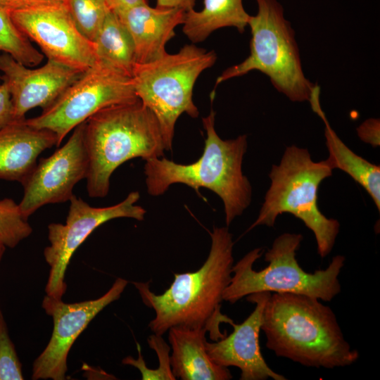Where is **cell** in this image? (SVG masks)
Listing matches in <instances>:
<instances>
[{
  "mask_svg": "<svg viewBox=\"0 0 380 380\" xmlns=\"http://www.w3.org/2000/svg\"><path fill=\"white\" fill-rule=\"evenodd\" d=\"M211 246L203 265L194 272L175 274L162 294L150 289V282H133L144 303L155 312L148 327L163 336L172 327L204 328L217 341L225 336L220 323L233 320L220 312L223 293L232 278L234 265L232 234L228 227H215Z\"/></svg>",
  "mask_w": 380,
  "mask_h": 380,
  "instance_id": "cell-1",
  "label": "cell"
},
{
  "mask_svg": "<svg viewBox=\"0 0 380 380\" xmlns=\"http://www.w3.org/2000/svg\"><path fill=\"white\" fill-rule=\"evenodd\" d=\"M261 330L269 350L305 367H343L360 357L346 340L332 309L308 296L271 293Z\"/></svg>",
  "mask_w": 380,
  "mask_h": 380,
  "instance_id": "cell-2",
  "label": "cell"
},
{
  "mask_svg": "<svg viewBox=\"0 0 380 380\" xmlns=\"http://www.w3.org/2000/svg\"><path fill=\"white\" fill-rule=\"evenodd\" d=\"M215 112L211 108L202 118L206 138L202 156L190 164H180L165 158L145 160L144 175L147 192L152 196L163 195L172 184H183L198 193L206 188L222 201L225 222H232L249 206L252 187L242 171L248 147L247 136L224 140L215 129Z\"/></svg>",
  "mask_w": 380,
  "mask_h": 380,
  "instance_id": "cell-3",
  "label": "cell"
},
{
  "mask_svg": "<svg viewBox=\"0 0 380 380\" xmlns=\"http://www.w3.org/2000/svg\"><path fill=\"white\" fill-rule=\"evenodd\" d=\"M84 139L89 157L87 191L91 198L108 195L110 177L124 163L134 158H160L165 151L156 117L139 99L91 115L84 122Z\"/></svg>",
  "mask_w": 380,
  "mask_h": 380,
  "instance_id": "cell-4",
  "label": "cell"
},
{
  "mask_svg": "<svg viewBox=\"0 0 380 380\" xmlns=\"http://www.w3.org/2000/svg\"><path fill=\"white\" fill-rule=\"evenodd\" d=\"M303 239L302 234L295 233L277 236L265 253L267 266L258 271L253 268V264L264 250L255 248L246 253L232 266V278L223 293V300L234 304L259 292L291 293L324 302L332 300L341 291L338 277L346 258L335 255L327 268L307 272L296 258Z\"/></svg>",
  "mask_w": 380,
  "mask_h": 380,
  "instance_id": "cell-5",
  "label": "cell"
},
{
  "mask_svg": "<svg viewBox=\"0 0 380 380\" xmlns=\"http://www.w3.org/2000/svg\"><path fill=\"white\" fill-rule=\"evenodd\" d=\"M332 170L327 160L313 161L306 148L286 147L279 164L272 165L270 188L258 216L247 231L261 225L273 227L279 215L290 213L312 232L319 256H327L335 244L340 224L319 210L317 191Z\"/></svg>",
  "mask_w": 380,
  "mask_h": 380,
  "instance_id": "cell-6",
  "label": "cell"
},
{
  "mask_svg": "<svg viewBox=\"0 0 380 380\" xmlns=\"http://www.w3.org/2000/svg\"><path fill=\"white\" fill-rule=\"evenodd\" d=\"M258 12L251 15L250 54L217 77L210 99L220 83L258 70L269 77L276 89L293 101H308L315 84L304 75L293 30L277 0H256Z\"/></svg>",
  "mask_w": 380,
  "mask_h": 380,
  "instance_id": "cell-7",
  "label": "cell"
},
{
  "mask_svg": "<svg viewBox=\"0 0 380 380\" xmlns=\"http://www.w3.org/2000/svg\"><path fill=\"white\" fill-rule=\"evenodd\" d=\"M217 59L214 51L186 44L173 54L136 64L132 75L137 98L156 117L165 151H171L175 127L185 113L196 118L199 112L193 101V89L201 73Z\"/></svg>",
  "mask_w": 380,
  "mask_h": 380,
  "instance_id": "cell-8",
  "label": "cell"
},
{
  "mask_svg": "<svg viewBox=\"0 0 380 380\" xmlns=\"http://www.w3.org/2000/svg\"><path fill=\"white\" fill-rule=\"evenodd\" d=\"M137 99L132 77L96 61L41 114L25 121L54 133L59 146L69 132L100 110Z\"/></svg>",
  "mask_w": 380,
  "mask_h": 380,
  "instance_id": "cell-9",
  "label": "cell"
},
{
  "mask_svg": "<svg viewBox=\"0 0 380 380\" xmlns=\"http://www.w3.org/2000/svg\"><path fill=\"white\" fill-rule=\"evenodd\" d=\"M138 191L130 192L121 202L108 207H93L83 199L72 196L65 224L51 223L48 226L50 245L44 251L45 260L50 266L46 286V295L62 298L67 285L65 274L74 252L98 227L120 217L144 220L146 210L137 202Z\"/></svg>",
  "mask_w": 380,
  "mask_h": 380,
  "instance_id": "cell-10",
  "label": "cell"
},
{
  "mask_svg": "<svg viewBox=\"0 0 380 380\" xmlns=\"http://www.w3.org/2000/svg\"><path fill=\"white\" fill-rule=\"evenodd\" d=\"M84 122L52 155L41 158L21 183L23 196L19 207L28 218L39 208L68 201L74 186L86 179L89 157L84 139Z\"/></svg>",
  "mask_w": 380,
  "mask_h": 380,
  "instance_id": "cell-11",
  "label": "cell"
},
{
  "mask_svg": "<svg viewBox=\"0 0 380 380\" xmlns=\"http://www.w3.org/2000/svg\"><path fill=\"white\" fill-rule=\"evenodd\" d=\"M127 284L118 278L100 298L80 303H65L46 295L42 308L52 317L53 328L46 347L34 362L32 379H65L67 357L75 341L102 310L120 297Z\"/></svg>",
  "mask_w": 380,
  "mask_h": 380,
  "instance_id": "cell-12",
  "label": "cell"
},
{
  "mask_svg": "<svg viewBox=\"0 0 380 380\" xmlns=\"http://www.w3.org/2000/svg\"><path fill=\"white\" fill-rule=\"evenodd\" d=\"M18 27L48 60L84 71L96 62L94 43L75 24L68 8H25L10 12Z\"/></svg>",
  "mask_w": 380,
  "mask_h": 380,
  "instance_id": "cell-13",
  "label": "cell"
},
{
  "mask_svg": "<svg viewBox=\"0 0 380 380\" xmlns=\"http://www.w3.org/2000/svg\"><path fill=\"white\" fill-rule=\"evenodd\" d=\"M0 71L11 95L14 120L25 119L32 108L49 107L84 72L48 59L32 68L8 53L0 54Z\"/></svg>",
  "mask_w": 380,
  "mask_h": 380,
  "instance_id": "cell-14",
  "label": "cell"
},
{
  "mask_svg": "<svg viewBox=\"0 0 380 380\" xmlns=\"http://www.w3.org/2000/svg\"><path fill=\"white\" fill-rule=\"evenodd\" d=\"M270 295V292H259L247 296L246 300L255 305L251 315L239 324L232 322L230 324L234 330L228 336L205 343L211 360L222 367L239 368L241 380L286 379L269 367L260 346L263 310Z\"/></svg>",
  "mask_w": 380,
  "mask_h": 380,
  "instance_id": "cell-15",
  "label": "cell"
},
{
  "mask_svg": "<svg viewBox=\"0 0 380 380\" xmlns=\"http://www.w3.org/2000/svg\"><path fill=\"white\" fill-rule=\"evenodd\" d=\"M116 14L132 39L136 64H142L167 53L165 45L175 36V28L183 24L185 11L179 8L151 7L144 3Z\"/></svg>",
  "mask_w": 380,
  "mask_h": 380,
  "instance_id": "cell-16",
  "label": "cell"
},
{
  "mask_svg": "<svg viewBox=\"0 0 380 380\" xmlns=\"http://www.w3.org/2000/svg\"><path fill=\"white\" fill-rule=\"evenodd\" d=\"M25 119L0 127V179L22 183L38 156L56 145L52 132L27 125Z\"/></svg>",
  "mask_w": 380,
  "mask_h": 380,
  "instance_id": "cell-17",
  "label": "cell"
},
{
  "mask_svg": "<svg viewBox=\"0 0 380 380\" xmlns=\"http://www.w3.org/2000/svg\"><path fill=\"white\" fill-rule=\"evenodd\" d=\"M172 348L170 365L175 378L182 380H229L228 367L215 364L206 350L204 328L172 327L168 331Z\"/></svg>",
  "mask_w": 380,
  "mask_h": 380,
  "instance_id": "cell-18",
  "label": "cell"
},
{
  "mask_svg": "<svg viewBox=\"0 0 380 380\" xmlns=\"http://www.w3.org/2000/svg\"><path fill=\"white\" fill-rule=\"evenodd\" d=\"M250 15L243 0H203L200 11H185L182 32L193 43L204 41L213 32L222 27H234L243 33Z\"/></svg>",
  "mask_w": 380,
  "mask_h": 380,
  "instance_id": "cell-19",
  "label": "cell"
},
{
  "mask_svg": "<svg viewBox=\"0 0 380 380\" xmlns=\"http://www.w3.org/2000/svg\"><path fill=\"white\" fill-rule=\"evenodd\" d=\"M325 125L324 136L329 151L327 161L334 170L340 169L349 175L369 194L380 210V167L350 150L331 127L323 111L317 114Z\"/></svg>",
  "mask_w": 380,
  "mask_h": 380,
  "instance_id": "cell-20",
  "label": "cell"
},
{
  "mask_svg": "<svg viewBox=\"0 0 380 380\" xmlns=\"http://www.w3.org/2000/svg\"><path fill=\"white\" fill-rule=\"evenodd\" d=\"M96 61L132 77L136 65L132 39L118 15L110 11L93 40Z\"/></svg>",
  "mask_w": 380,
  "mask_h": 380,
  "instance_id": "cell-21",
  "label": "cell"
},
{
  "mask_svg": "<svg viewBox=\"0 0 380 380\" xmlns=\"http://www.w3.org/2000/svg\"><path fill=\"white\" fill-rule=\"evenodd\" d=\"M0 53H8L28 67L39 65L44 54L18 27L9 11L0 8Z\"/></svg>",
  "mask_w": 380,
  "mask_h": 380,
  "instance_id": "cell-22",
  "label": "cell"
},
{
  "mask_svg": "<svg viewBox=\"0 0 380 380\" xmlns=\"http://www.w3.org/2000/svg\"><path fill=\"white\" fill-rule=\"evenodd\" d=\"M68 11L81 33L93 42L108 13L107 0H68Z\"/></svg>",
  "mask_w": 380,
  "mask_h": 380,
  "instance_id": "cell-23",
  "label": "cell"
},
{
  "mask_svg": "<svg viewBox=\"0 0 380 380\" xmlns=\"http://www.w3.org/2000/svg\"><path fill=\"white\" fill-rule=\"evenodd\" d=\"M32 229L17 204L11 198L0 200V242L14 248L28 237Z\"/></svg>",
  "mask_w": 380,
  "mask_h": 380,
  "instance_id": "cell-24",
  "label": "cell"
},
{
  "mask_svg": "<svg viewBox=\"0 0 380 380\" xmlns=\"http://www.w3.org/2000/svg\"><path fill=\"white\" fill-rule=\"evenodd\" d=\"M22 365L0 308V380H23Z\"/></svg>",
  "mask_w": 380,
  "mask_h": 380,
  "instance_id": "cell-25",
  "label": "cell"
},
{
  "mask_svg": "<svg viewBox=\"0 0 380 380\" xmlns=\"http://www.w3.org/2000/svg\"><path fill=\"white\" fill-rule=\"evenodd\" d=\"M149 347L155 350L158 357L159 365L156 369L157 380H175L170 365V347L161 335L152 334L148 338Z\"/></svg>",
  "mask_w": 380,
  "mask_h": 380,
  "instance_id": "cell-26",
  "label": "cell"
},
{
  "mask_svg": "<svg viewBox=\"0 0 380 380\" xmlns=\"http://www.w3.org/2000/svg\"><path fill=\"white\" fill-rule=\"evenodd\" d=\"M360 138L373 146H379V120L369 119L365 121L357 129Z\"/></svg>",
  "mask_w": 380,
  "mask_h": 380,
  "instance_id": "cell-27",
  "label": "cell"
},
{
  "mask_svg": "<svg viewBox=\"0 0 380 380\" xmlns=\"http://www.w3.org/2000/svg\"><path fill=\"white\" fill-rule=\"evenodd\" d=\"M11 95L6 84L0 85V127L13 121Z\"/></svg>",
  "mask_w": 380,
  "mask_h": 380,
  "instance_id": "cell-28",
  "label": "cell"
},
{
  "mask_svg": "<svg viewBox=\"0 0 380 380\" xmlns=\"http://www.w3.org/2000/svg\"><path fill=\"white\" fill-rule=\"evenodd\" d=\"M196 0H156L157 7L179 8L185 11L194 8Z\"/></svg>",
  "mask_w": 380,
  "mask_h": 380,
  "instance_id": "cell-29",
  "label": "cell"
},
{
  "mask_svg": "<svg viewBox=\"0 0 380 380\" xmlns=\"http://www.w3.org/2000/svg\"><path fill=\"white\" fill-rule=\"evenodd\" d=\"M111 11L118 13L134 6L147 3L146 0H107Z\"/></svg>",
  "mask_w": 380,
  "mask_h": 380,
  "instance_id": "cell-30",
  "label": "cell"
},
{
  "mask_svg": "<svg viewBox=\"0 0 380 380\" xmlns=\"http://www.w3.org/2000/svg\"><path fill=\"white\" fill-rule=\"evenodd\" d=\"M31 8L67 7L68 0H26Z\"/></svg>",
  "mask_w": 380,
  "mask_h": 380,
  "instance_id": "cell-31",
  "label": "cell"
},
{
  "mask_svg": "<svg viewBox=\"0 0 380 380\" xmlns=\"http://www.w3.org/2000/svg\"><path fill=\"white\" fill-rule=\"evenodd\" d=\"M28 7L26 0H0V8L9 12Z\"/></svg>",
  "mask_w": 380,
  "mask_h": 380,
  "instance_id": "cell-32",
  "label": "cell"
},
{
  "mask_svg": "<svg viewBox=\"0 0 380 380\" xmlns=\"http://www.w3.org/2000/svg\"><path fill=\"white\" fill-rule=\"evenodd\" d=\"M6 246L0 242V262L2 259L3 255L4 253Z\"/></svg>",
  "mask_w": 380,
  "mask_h": 380,
  "instance_id": "cell-33",
  "label": "cell"
},
{
  "mask_svg": "<svg viewBox=\"0 0 380 380\" xmlns=\"http://www.w3.org/2000/svg\"><path fill=\"white\" fill-rule=\"evenodd\" d=\"M0 79H1V77H0ZM0 85H1V83H0Z\"/></svg>",
  "mask_w": 380,
  "mask_h": 380,
  "instance_id": "cell-34",
  "label": "cell"
}]
</instances>
